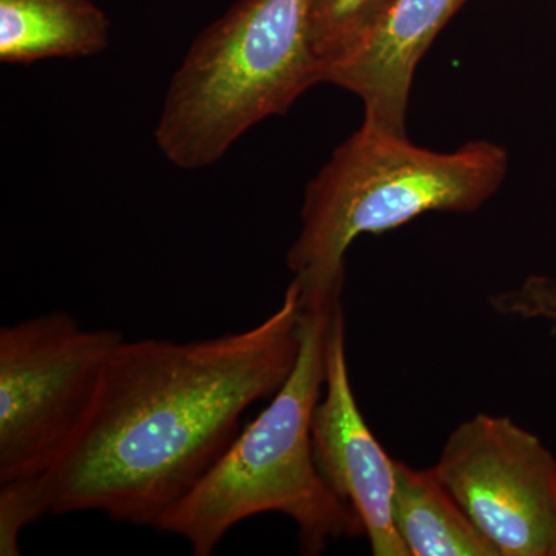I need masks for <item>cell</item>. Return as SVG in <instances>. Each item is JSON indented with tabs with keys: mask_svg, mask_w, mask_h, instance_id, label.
<instances>
[{
	"mask_svg": "<svg viewBox=\"0 0 556 556\" xmlns=\"http://www.w3.org/2000/svg\"><path fill=\"white\" fill-rule=\"evenodd\" d=\"M300 346L295 280L270 316L243 331L124 339L78 437L43 473L51 514L100 511L155 527L236 441L244 413L287 382Z\"/></svg>",
	"mask_w": 556,
	"mask_h": 556,
	"instance_id": "1",
	"label": "cell"
},
{
	"mask_svg": "<svg viewBox=\"0 0 556 556\" xmlns=\"http://www.w3.org/2000/svg\"><path fill=\"white\" fill-rule=\"evenodd\" d=\"M340 302L302 303V346L287 382L153 529L181 538L195 556L214 554L233 527L265 514L294 522L305 555L365 535L356 511L318 471L311 431L325 390L329 321Z\"/></svg>",
	"mask_w": 556,
	"mask_h": 556,
	"instance_id": "2",
	"label": "cell"
},
{
	"mask_svg": "<svg viewBox=\"0 0 556 556\" xmlns=\"http://www.w3.org/2000/svg\"><path fill=\"white\" fill-rule=\"evenodd\" d=\"M506 149L471 141L455 152L362 124L306 186L300 232L287 255L303 303L342 299L346 252L428 212L470 214L503 186Z\"/></svg>",
	"mask_w": 556,
	"mask_h": 556,
	"instance_id": "3",
	"label": "cell"
},
{
	"mask_svg": "<svg viewBox=\"0 0 556 556\" xmlns=\"http://www.w3.org/2000/svg\"><path fill=\"white\" fill-rule=\"evenodd\" d=\"M318 83L309 0H239L200 33L175 72L156 144L179 169H204Z\"/></svg>",
	"mask_w": 556,
	"mask_h": 556,
	"instance_id": "4",
	"label": "cell"
},
{
	"mask_svg": "<svg viewBox=\"0 0 556 556\" xmlns=\"http://www.w3.org/2000/svg\"><path fill=\"white\" fill-rule=\"evenodd\" d=\"M123 340L61 311L0 329V482L47 473L60 460Z\"/></svg>",
	"mask_w": 556,
	"mask_h": 556,
	"instance_id": "5",
	"label": "cell"
},
{
	"mask_svg": "<svg viewBox=\"0 0 556 556\" xmlns=\"http://www.w3.org/2000/svg\"><path fill=\"white\" fill-rule=\"evenodd\" d=\"M433 470L500 556H556V459L535 434L478 413Z\"/></svg>",
	"mask_w": 556,
	"mask_h": 556,
	"instance_id": "6",
	"label": "cell"
},
{
	"mask_svg": "<svg viewBox=\"0 0 556 556\" xmlns=\"http://www.w3.org/2000/svg\"><path fill=\"white\" fill-rule=\"evenodd\" d=\"M324 388L311 427L318 471L361 518L372 555L409 556L393 521L394 459L369 430L351 386L343 302L329 321Z\"/></svg>",
	"mask_w": 556,
	"mask_h": 556,
	"instance_id": "7",
	"label": "cell"
},
{
	"mask_svg": "<svg viewBox=\"0 0 556 556\" xmlns=\"http://www.w3.org/2000/svg\"><path fill=\"white\" fill-rule=\"evenodd\" d=\"M467 0H388L354 53L328 72L364 102V123L407 135L413 78L424 54Z\"/></svg>",
	"mask_w": 556,
	"mask_h": 556,
	"instance_id": "8",
	"label": "cell"
},
{
	"mask_svg": "<svg viewBox=\"0 0 556 556\" xmlns=\"http://www.w3.org/2000/svg\"><path fill=\"white\" fill-rule=\"evenodd\" d=\"M110 21L91 0H0V62L97 56L108 49Z\"/></svg>",
	"mask_w": 556,
	"mask_h": 556,
	"instance_id": "9",
	"label": "cell"
},
{
	"mask_svg": "<svg viewBox=\"0 0 556 556\" xmlns=\"http://www.w3.org/2000/svg\"><path fill=\"white\" fill-rule=\"evenodd\" d=\"M393 521L409 556H500L433 467L394 459Z\"/></svg>",
	"mask_w": 556,
	"mask_h": 556,
	"instance_id": "10",
	"label": "cell"
},
{
	"mask_svg": "<svg viewBox=\"0 0 556 556\" xmlns=\"http://www.w3.org/2000/svg\"><path fill=\"white\" fill-rule=\"evenodd\" d=\"M388 0H309V40L320 65L321 83L345 62Z\"/></svg>",
	"mask_w": 556,
	"mask_h": 556,
	"instance_id": "11",
	"label": "cell"
},
{
	"mask_svg": "<svg viewBox=\"0 0 556 556\" xmlns=\"http://www.w3.org/2000/svg\"><path fill=\"white\" fill-rule=\"evenodd\" d=\"M51 514L43 475L0 482V555L21 556V535L28 526Z\"/></svg>",
	"mask_w": 556,
	"mask_h": 556,
	"instance_id": "12",
	"label": "cell"
},
{
	"mask_svg": "<svg viewBox=\"0 0 556 556\" xmlns=\"http://www.w3.org/2000/svg\"><path fill=\"white\" fill-rule=\"evenodd\" d=\"M489 303L500 316L544 320L556 329V277H527L517 288L493 294Z\"/></svg>",
	"mask_w": 556,
	"mask_h": 556,
	"instance_id": "13",
	"label": "cell"
}]
</instances>
